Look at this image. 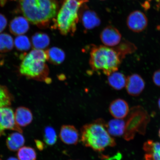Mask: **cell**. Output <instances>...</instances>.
<instances>
[{"mask_svg": "<svg viewBox=\"0 0 160 160\" xmlns=\"http://www.w3.org/2000/svg\"><path fill=\"white\" fill-rule=\"evenodd\" d=\"M19 4L24 17L41 28L54 21L59 7L57 0H19Z\"/></svg>", "mask_w": 160, "mask_h": 160, "instance_id": "cell-1", "label": "cell"}, {"mask_svg": "<svg viewBox=\"0 0 160 160\" xmlns=\"http://www.w3.org/2000/svg\"><path fill=\"white\" fill-rule=\"evenodd\" d=\"M81 141L86 147L94 151L102 152L106 148L116 145L115 139L110 135L106 123L101 119L84 125L81 129Z\"/></svg>", "mask_w": 160, "mask_h": 160, "instance_id": "cell-2", "label": "cell"}, {"mask_svg": "<svg viewBox=\"0 0 160 160\" xmlns=\"http://www.w3.org/2000/svg\"><path fill=\"white\" fill-rule=\"evenodd\" d=\"M89 0H60V6L54 21L53 27L63 35H73L79 20L81 7Z\"/></svg>", "mask_w": 160, "mask_h": 160, "instance_id": "cell-3", "label": "cell"}, {"mask_svg": "<svg viewBox=\"0 0 160 160\" xmlns=\"http://www.w3.org/2000/svg\"><path fill=\"white\" fill-rule=\"evenodd\" d=\"M20 65L19 72L29 79L48 82L49 69L46 63L47 57L46 51L33 49L24 57Z\"/></svg>", "mask_w": 160, "mask_h": 160, "instance_id": "cell-4", "label": "cell"}, {"mask_svg": "<svg viewBox=\"0 0 160 160\" xmlns=\"http://www.w3.org/2000/svg\"><path fill=\"white\" fill-rule=\"evenodd\" d=\"M89 64L96 72L107 76L118 70L122 60L113 48L105 46H95L91 49Z\"/></svg>", "mask_w": 160, "mask_h": 160, "instance_id": "cell-5", "label": "cell"}, {"mask_svg": "<svg viewBox=\"0 0 160 160\" xmlns=\"http://www.w3.org/2000/svg\"><path fill=\"white\" fill-rule=\"evenodd\" d=\"M129 113L123 135L124 138L127 141L133 139L137 133L145 135L150 121L148 114L141 106L132 108Z\"/></svg>", "mask_w": 160, "mask_h": 160, "instance_id": "cell-6", "label": "cell"}, {"mask_svg": "<svg viewBox=\"0 0 160 160\" xmlns=\"http://www.w3.org/2000/svg\"><path fill=\"white\" fill-rule=\"evenodd\" d=\"M7 130L22 133V130L16 123L13 110L9 106L0 107V137Z\"/></svg>", "mask_w": 160, "mask_h": 160, "instance_id": "cell-7", "label": "cell"}, {"mask_svg": "<svg viewBox=\"0 0 160 160\" xmlns=\"http://www.w3.org/2000/svg\"><path fill=\"white\" fill-rule=\"evenodd\" d=\"M79 20L85 29L91 30L99 27L101 20L95 12L89 9L86 3L81 8L79 11Z\"/></svg>", "mask_w": 160, "mask_h": 160, "instance_id": "cell-8", "label": "cell"}, {"mask_svg": "<svg viewBox=\"0 0 160 160\" xmlns=\"http://www.w3.org/2000/svg\"><path fill=\"white\" fill-rule=\"evenodd\" d=\"M127 24L128 28L134 32H141L147 27L148 18L143 12L136 10L128 16Z\"/></svg>", "mask_w": 160, "mask_h": 160, "instance_id": "cell-9", "label": "cell"}, {"mask_svg": "<svg viewBox=\"0 0 160 160\" xmlns=\"http://www.w3.org/2000/svg\"><path fill=\"white\" fill-rule=\"evenodd\" d=\"M100 39L104 45L108 47H115L121 42L122 35L117 28L108 26L102 31Z\"/></svg>", "mask_w": 160, "mask_h": 160, "instance_id": "cell-10", "label": "cell"}, {"mask_svg": "<svg viewBox=\"0 0 160 160\" xmlns=\"http://www.w3.org/2000/svg\"><path fill=\"white\" fill-rule=\"evenodd\" d=\"M145 87L144 80L138 74H133L127 78L126 88L128 94L137 97L142 92Z\"/></svg>", "mask_w": 160, "mask_h": 160, "instance_id": "cell-11", "label": "cell"}, {"mask_svg": "<svg viewBox=\"0 0 160 160\" xmlns=\"http://www.w3.org/2000/svg\"><path fill=\"white\" fill-rule=\"evenodd\" d=\"M59 137L62 142L68 145H75L78 143V131L73 125H63L60 130Z\"/></svg>", "mask_w": 160, "mask_h": 160, "instance_id": "cell-12", "label": "cell"}, {"mask_svg": "<svg viewBox=\"0 0 160 160\" xmlns=\"http://www.w3.org/2000/svg\"><path fill=\"white\" fill-rule=\"evenodd\" d=\"M109 111L111 114L115 118L123 119L129 113L128 104L123 99H116L110 104Z\"/></svg>", "mask_w": 160, "mask_h": 160, "instance_id": "cell-13", "label": "cell"}, {"mask_svg": "<svg viewBox=\"0 0 160 160\" xmlns=\"http://www.w3.org/2000/svg\"><path fill=\"white\" fill-rule=\"evenodd\" d=\"M9 28L10 32L13 35H23L29 29V21L24 17H16L10 22Z\"/></svg>", "mask_w": 160, "mask_h": 160, "instance_id": "cell-14", "label": "cell"}, {"mask_svg": "<svg viewBox=\"0 0 160 160\" xmlns=\"http://www.w3.org/2000/svg\"><path fill=\"white\" fill-rule=\"evenodd\" d=\"M145 160H160V143L149 140L144 143Z\"/></svg>", "mask_w": 160, "mask_h": 160, "instance_id": "cell-15", "label": "cell"}, {"mask_svg": "<svg viewBox=\"0 0 160 160\" xmlns=\"http://www.w3.org/2000/svg\"><path fill=\"white\" fill-rule=\"evenodd\" d=\"M15 117L16 123L21 128L29 125L33 120V115L31 110L25 107L17 108L15 112Z\"/></svg>", "mask_w": 160, "mask_h": 160, "instance_id": "cell-16", "label": "cell"}, {"mask_svg": "<svg viewBox=\"0 0 160 160\" xmlns=\"http://www.w3.org/2000/svg\"><path fill=\"white\" fill-rule=\"evenodd\" d=\"M126 121L123 119L111 120L106 123V127L109 134L115 137L123 136L125 133Z\"/></svg>", "mask_w": 160, "mask_h": 160, "instance_id": "cell-17", "label": "cell"}, {"mask_svg": "<svg viewBox=\"0 0 160 160\" xmlns=\"http://www.w3.org/2000/svg\"><path fill=\"white\" fill-rule=\"evenodd\" d=\"M25 139L22 133L19 132L10 134L7 138L6 144L8 148L12 151H17L23 147Z\"/></svg>", "mask_w": 160, "mask_h": 160, "instance_id": "cell-18", "label": "cell"}, {"mask_svg": "<svg viewBox=\"0 0 160 160\" xmlns=\"http://www.w3.org/2000/svg\"><path fill=\"white\" fill-rule=\"evenodd\" d=\"M108 77V83L113 89L119 91L125 87L127 78L123 73L116 71Z\"/></svg>", "mask_w": 160, "mask_h": 160, "instance_id": "cell-19", "label": "cell"}, {"mask_svg": "<svg viewBox=\"0 0 160 160\" xmlns=\"http://www.w3.org/2000/svg\"><path fill=\"white\" fill-rule=\"evenodd\" d=\"M47 61L53 65H58L63 62L65 58L64 51L60 48L53 47L46 51Z\"/></svg>", "mask_w": 160, "mask_h": 160, "instance_id": "cell-20", "label": "cell"}, {"mask_svg": "<svg viewBox=\"0 0 160 160\" xmlns=\"http://www.w3.org/2000/svg\"><path fill=\"white\" fill-rule=\"evenodd\" d=\"M50 43L49 36L44 33H36L31 38V46L33 49L43 50L48 47Z\"/></svg>", "mask_w": 160, "mask_h": 160, "instance_id": "cell-21", "label": "cell"}, {"mask_svg": "<svg viewBox=\"0 0 160 160\" xmlns=\"http://www.w3.org/2000/svg\"><path fill=\"white\" fill-rule=\"evenodd\" d=\"M113 48L117 52L122 61L126 55L135 52L137 48L133 43L127 40H124Z\"/></svg>", "mask_w": 160, "mask_h": 160, "instance_id": "cell-22", "label": "cell"}, {"mask_svg": "<svg viewBox=\"0 0 160 160\" xmlns=\"http://www.w3.org/2000/svg\"><path fill=\"white\" fill-rule=\"evenodd\" d=\"M14 43L12 37L7 33H0V52L6 53L13 49Z\"/></svg>", "mask_w": 160, "mask_h": 160, "instance_id": "cell-23", "label": "cell"}, {"mask_svg": "<svg viewBox=\"0 0 160 160\" xmlns=\"http://www.w3.org/2000/svg\"><path fill=\"white\" fill-rule=\"evenodd\" d=\"M14 43L16 48L21 52L29 51L32 46L29 38L23 35L18 36L15 38Z\"/></svg>", "mask_w": 160, "mask_h": 160, "instance_id": "cell-24", "label": "cell"}, {"mask_svg": "<svg viewBox=\"0 0 160 160\" xmlns=\"http://www.w3.org/2000/svg\"><path fill=\"white\" fill-rule=\"evenodd\" d=\"M17 156L19 160H36L37 153L34 149L28 147H23L18 152Z\"/></svg>", "mask_w": 160, "mask_h": 160, "instance_id": "cell-25", "label": "cell"}, {"mask_svg": "<svg viewBox=\"0 0 160 160\" xmlns=\"http://www.w3.org/2000/svg\"><path fill=\"white\" fill-rule=\"evenodd\" d=\"M43 137L44 141L48 145L52 146L57 141V136L55 130L50 126L45 128Z\"/></svg>", "mask_w": 160, "mask_h": 160, "instance_id": "cell-26", "label": "cell"}, {"mask_svg": "<svg viewBox=\"0 0 160 160\" xmlns=\"http://www.w3.org/2000/svg\"><path fill=\"white\" fill-rule=\"evenodd\" d=\"M13 98L5 86L0 85V106L8 107L11 105Z\"/></svg>", "mask_w": 160, "mask_h": 160, "instance_id": "cell-27", "label": "cell"}, {"mask_svg": "<svg viewBox=\"0 0 160 160\" xmlns=\"http://www.w3.org/2000/svg\"><path fill=\"white\" fill-rule=\"evenodd\" d=\"M8 21L5 16L0 13V33L6 28L7 25Z\"/></svg>", "mask_w": 160, "mask_h": 160, "instance_id": "cell-28", "label": "cell"}, {"mask_svg": "<svg viewBox=\"0 0 160 160\" xmlns=\"http://www.w3.org/2000/svg\"><path fill=\"white\" fill-rule=\"evenodd\" d=\"M152 79L155 84L160 87V69H158L154 73Z\"/></svg>", "mask_w": 160, "mask_h": 160, "instance_id": "cell-29", "label": "cell"}, {"mask_svg": "<svg viewBox=\"0 0 160 160\" xmlns=\"http://www.w3.org/2000/svg\"><path fill=\"white\" fill-rule=\"evenodd\" d=\"M35 142L36 146L40 151H42L45 148V144L43 142L38 140H36Z\"/></svg>", "mask_w": 160, "mask_h": 160, "instance_id": "cell-30", "label": "cell"}, {"mask_svg": "<svg viewBox=\"0 0 160 160\" xmlns=\"http://www.w3.org/2000/svg\"><path fill=\"white\" fill-rule=\"evenodd\" d=\"M8 1V0H0V6L3 7L6 4Z\"/></svg>", "mask_w": 160, "mask_h": 160, "instance_id": "cell-31", "label": "cell"}, {"mask_svg": "<svg viewBox=\"0 0 160 160\" xmlns=\"http://www.w3.org/2000/svg\"><path fill=\"white\" fill-rule=\"evenodd\" d=\"M7 160H19V159H17L14 157H10Z\"/></svg>", "mask_w": 160, "mask_h": 160, "instance_id": "cell-32", "label": "cell"}, {"mask_svg": "<svg viewBox=\"0 0 160 160\" xmlns=\"http://www.w3.org/2000/svg\"><path fill=\"white\" fill-rule=\"evenodd\" d=\"M158 107L160 110V98H159L158 101Z\"/></svg>", "mask_w": 160, "mask_h": 160, "instance_id": "cell-33", "label": "cell"}, {"mask_svg": "<svg viewBox=\"0 0 160 160\" xmlns=\"http://www.w3.org/2000/svg\"><path fill=\"white\" fill-rule=\"evenodd\" d=\"M158 135H159V137L160 139V128L159 130V132H158Z\"/></svg>", "mask_w": 160, "mask_h": 160, "instance_id": "cell-34", "label": "cell"}, {"mask_svg": "<svg viewBox=\"0 0 160 160\" xmlns=\"http://www.w3.org/2000/svg\"><path fill=\"white\" fill-rule=\"evenodd\" d=\"M100 1H105V0H100Z\"/></svg>", "mask_w": 160, "mask_h": 160, "instance_id": "cell-35", "label": "cell"}, {"mask_svg": "<svg viewBox=\"0 0 160 160\" xmlns=\"http://www.w3.org/2000/svg\"><path fill=\"white\" fill-rule=\"evenodd\" d=\"M0 160H2V159H0Z\"/></svg>", "mask_w": 160, "mask_h": 160, "instance_id": "cell-36", "label": "cell"}, {"mask_svg": "<svg viewBox=\"0 0 160 160\" xmlns=\"http://www.w3.org/2000/svg\"></svg>", "mask_w": 160, "mask_h": 160, "instance_id": "cell-37", "label": "cell"}]
</instances>
